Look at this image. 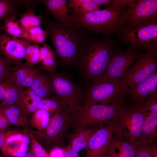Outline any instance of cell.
<instances>
[{"mask_svg": "<svg viewBox=\"0 0 157 157\" xmlns=\"http://www.w3.org/2000/svg\"><path fill=\"white\" fill-rule=\"evenodd\" d=\"M69 7L79 13H89L100 10L93 0H68Z\"/></svg>", "mask_w": 157, "mask_h": 157, "instance_id": "484cf974", "label": "cell"}, {"mask_svg": "<svg viewBox=\"0 0 157 157\" xmlns=\"http://www.w3.org/2000/svg\"><path fill=\"white\" fill-rule=\"evenodd\" d=\"M6 88L5 81H0V104L4 101Z\"/></svg>", "mask_w": 157, "mask_h": 157, "instance_id": "ee69618b", "label": "cell"}, {"mask_svg": "<svg viewBox=\"0 0 157 157\" xmlns=\"http://www.w3.org/2000/svg\"><path fill=\"white\" fill-rule=\"evenodd\" d=\"M45 31L46 30H43L40 26H39L31 28L26 32L29 35L31 43L34 44L37 38L43 34Z\"/></svg>", "mask_w": 157, "mask_h": 157, "instance_id": "74e56055", "label": "cell"}, {"mask_svg": "<svg viewBox=\"0 0 157 157\" xmlns=\"http://www.w3.org/2000/svg\"><path fill=\"white\" fill-rule=\"evenodd\" d=\"M31 44L6 33L0 34V53L6 62L12 66L24 59L26 48Z\"/></svg>", "mask_w": 157, "mask_h": 157, "instance_id": "4fadbf2b", "label": "cell"}, {"mask_svg": "<svg viewBox=\"0 0 157 157\" xmlns=\"http://www.w3.org/2000/svg\"><path fill=\"white\" fill-rule=\"evenodd\" d=\"M48 157H65L63 148L56 147L48 152Z\"/></svg>", "mask_w": 157, "mask_h": 157, "instance_id": "b9f144b4", "label": "cell"}, {"mask_svg": "<svg viewBox=\"0 0 157 157\" xmlns=\"http://www.w3.org/2000/svg\"><path fill=\"white\" fill-rule=\"evenodd\" d=\"M117 47L110 37L99 38L92 34L88 37L75 65L86 88L94 78L106 71L112 52Z\"/></svg>", "mask_w": 157, "mask_h": 157, "instance_id": "6da1fadb", "label": "cell"}, {"mask_svg": "<svg viewBox=\"0 0 157 157\" xmlns=\"http://www.w3.org/2000/svg\"><path fill=\"white\" fill-rule=\"evenodd\" d=\"M49 32L46 30L45 32L42 34L38 36L36 38L34 44L39 45L44 43L46 38L49 36Z\"/></svg>", "mask_w": 157, "mask_h": 157, "instance_id": "f6af8a7d", "label": "cell"}, {"mask_svg": "<svg viewBox=\"0 0 157 157\" xmlns=\"http://www.w3.org/2000/svg\"><path fill=\"white\" fill-rule=\"evenodd\" d=\"M137 143L113 134L106 154L110 157H135Z\"/></svg>", "mask_w": 157, "mask_h": 157, "instance_id": "e0dca14e", "label": "cell"}, {"mask_svg": "<svg viewBox=\"0 0 157 157\" xmlns=\"http://www.w3.org/2000/svg\"><path fill=\"white\" fill-rule=\"evenodd\" d=\"M65 157H79V153L74 150L69 145L63 148Z\"/></svg>", "mask_w": 157, "mask_h": 157, "instance_id": "7bdbcfd3", "label": "cell"}, {"mask_svg": "<svg viewBox=\"0 0 157 157\" xmlns=\"http://www.w3.org/2000/svg\"><path fill=\"white\" fill-rule=\"evenodd\" d=\"M0 157H8L6 156L3 154H0Z\"/></svg>", "mask_w": 157, "mask_h": 157, "instance_id": "f907efd6", "label": "cell"}, {"mask_svg": "<svg viewBox=\"0 0 157 157\" xmlns=\"http://www.w3.org/2000/svg\"><path fill=\"white\" fill-rule=\"evenodd\" d=\"M35 45V44H31L27 47L26 50L25 55L24 59L25 60H26L29 57L33 52Z\"/></svg>", "mask_w": 157, "mask_h": 157, "instance_id": "bcb514c9", "label": "cell"}, {"mask_svg": "<svg viewBox=\"0 0 157 157\" xmlns=\"http://www.w3.org/2000/svg\"><path fill=\"white\" fill-rule=\"evenodd\" d=\"M99 6H108L111 1V0H93Z\"/></svg>", "mask_w": 157, "mask_h": 157, "instance_id": "7dc6e473", "label": "cell"}, {"mask_svg": "<svg viewBox=\"0 0 157 157\" xmlns=\"http://www.w3.org/2000/svg\"><path fill=\"white\" fill-rule=\"evenodd\" d=\"M145 118L139 107L125 104L117 112L109 123L113 134L134 142H138Z\"/></svg>", "mask_w": 157, "mask_h": 157, "instance_id": "52a82bcc", "label": "cell"}, {"mask_svg": "<svg viewBox=\"0 0 157 157\" xmlns=\"http://www.w3.org/2000/svg\"><path fill=\"white\" fill-rule=\"evenodd\" d=\"M139 109L143 112L157 113V90L147 98Z\"/></svg>", "mask_w": 157, "mask_h": 157, "instance_id": "d6a6232c", "label": "cell"}, {"mask_svg": "<svg viewBox=\"0 0 157 157\" xmlns=\"http://www.w3.org/2000/svg\"><path fill=\"white\" fill-rule=\"evenodd\" d=\"M12 67L6 62L0 53V81H4L7 78Z\"/></svg>", "mask_w": 157, "mask_h": 157, "instance_id": "e575fe53", "label": "cell"}, {"mask_svg": "<svg viewBox=\"0 0 157 157\" xmlns=\"http://www.w3.org/2000/svg\"><path fill=\"white\" fill-rule=\"evenodd\" d=\"M42 44L43 46L41 47L40 49L39 65L40 62L48 56L52 51L51 47L47 44L44 43Z\"/></svg>", "mask_w": 157, "mask_h": 157, "instance_id": "ab89813d", "label": "cell"}, {"mask_svg": "<svg viewBox=\"0 0 157 157\" xmlns=\"http://www.w3.org/2000/svg\"><path fill=\"white\" fill-rule=\"evenodd\" d=\"M15 8L14 1L9 0H0V20L14 16Z\"/></svg>", "mask_w": 157, "mask_h": 157, "instance_id": "1f68e13d", "label": "cell"}, {"mask_svg": "<svg viewBox=\"0 0 157 157\" xmlns=\"http://www.w3.org/2000/svg\"><path fill=\"white\" fill-rule=\"evenodd\" d=\"M64 105L60 99L53 94L51 97L42 99L38 109L44 110L53 114L60 110Z\"/></svg>", "mask_w": 157, "mask_h": 157, "instance_id": "f1b7e54d", "label": "cell"}, {"mask_svg": "<svg viewBox=\"0 0 157 157\" xmlns=\"http://www.w3.org/2000/svg\"><path fill=\"white\" fill-rule=\"evenodd\" d=\"M54 52L52 51L39 64L40 68L43 70L50 74L55 72L58 61Z\"/></svg>", "mask_w": 157, "mask_h": 157, "instance_id": "4dcf8cb0", "label": "cell"}, {"mask_svg": "<svg viewBox=\"0 0 157 157\" xmlns=\"http://www.w3.org/2000/svg\"><path fill=\"white\" fill-rule=\"evenodd\" d=\"M103 157H110L109 156H108L106 154Z\"/></svg>", "mask_w": 157, "mask_h": 157, "instance_id": "816d5d0a", "label": "cell"}, {"mask_svg": "<svg viewBox=\"0 0 157 157\" xmlns=\"http://www.w3.org/2000/svg\"><path fill=\"white\" fill-rule=\"evenodd\" d=\"M22 131L29 138L31 145L29 151L31 152L35 157H48V152L33 135L31 129H24Z\"/></svg>", "mask_w": 157, "mask_h": 157, "instance_id": "f546056e", "label": "cell"}, {"mask_svg": "<svg viewBox=\"0 0 157 157\" xmlns=\"http://www.w3.org/2000/svg\"><path fill=\"white\" fill-rule=\"evenodd\" d=\"M41 99L31 88L23 89L20 93L17 106L24 113L29 115L38 109Z\"/></svg>", "mask_w": 157, "mask_h": 157, "instance_id": "44dd1931", "label": "cell"}, {"mask_svg": "<svg viewBox=\"0 0 157 157\" xmlns=\"http://www.w3.org/2000/svg\"><path fill=\"white\" fill-rule=\"evenodd\" d=\"M53 94L73 112L83 105L84 90L67 76L54 72L48 74Z\"/></svg>", "mask_w": 157, "mask_h": 157, "instance_id": "9c48e42d", "label": "cell"}, {"mask_svg": "<svg viewBox=\"0 0 157 157\" xmlns=\"http://www.w3.org/2000/svg\"><path fill=\"white\" fill-rule=\"evenodd\" d=\"M2 26H1L0 25V34L1 33V31L2 30Z\"/></svg>", "mask_w": 157, "mask_h": 157, "instance_id": "681fc988", "label": "cell"}, {"mask_svg": "<svg viewBox=\"0 0 157 157\" xmlns=\"http://www.w3.org/2000/svg\"><path fill=\"white\" fill-rule=\"evenodd\" d=\"M127 6H118L85 13L69 8L70 23L88 33L110 37L117 35L123 26Z\"/></svg>", "mask_w": 157, "mask_h": 157, "instance_id": "3957f363", "label": "cell"}, {"mask_svg": "<svg viewBox=\"0 0 157 157\" xmlns=\"http://www.w3.org/2000/svg\"><path fill=\"white\" fill-rule=\"evenodd\" d=\"M0 106L11 124L24 129H31V126L29 115L24 113L17 106Z\"/></svg>", "mask_w": 157, "mask_h": 157, "instance_id": "7402d4cb", "label": "cell"}, {"mask_svg": "<svg viewBox=\"0 0 157 157\" xmlns=\"http://www.w3.org/2000/svg\"><path fill=\"white\" fill-rule=\"evenodd\" d=\"M45 25L60 63L66 67L75 66L88 37L87 32L70 22L48 21Z\"/></svg>", "mask_w": 157, "mask_h": 157, "instance_id": "7a4b0ae2", "label": "cell"}, {"mask_svg": "<svg viewBox=\"0 0 157 157\" xmlns=\"http://www.w3.org/2000/svg\"><path fill=\"white\" fill-rule=\"evenodd\" d=\"M157 90V70L150 76L137 84L129 88L127 104L140 107L147 98Z\"/></svg>", "mask_w": 157, "mask_h": 157, "instance_id": "9a60e30c", "label": "cell"}, {"mask_svg": "<svg viewBox=\"0 0 157 157\" xmlns=\"http://www.w3.org/2000/svg\"><path fill=\"white\" fill-rule=\"evenodd\" d=\"M41 99L52 96L53 90L48 74L40 72L30 88Z\"/></svg>", "mask_w": 157, "mask_h": 157, "instance_id": "cb8c5ba5", "label": "cell"}, {"mask_svg": "<svg viewBox=\"0 0 157 157\" xmlns=\"http://www.w3.org/2000/svg\"><path fill=\"white\" fill-rule=\"evenodd\" d=\"M6 86L5 99L1 106H17L22 90L23 89L5 81Z\"/></svg>", "mask_w": 157, "mask_h": 157, "instance_id": "83f0119b", "label": "cell"}, {"mask_svg": "<svg viewBox=\"0 0 157 157\" xmlns=\"http://www.w3.org/2000/svg\"><path fill=\"white\" fill-rule=\"evenodd\" d=\"M72 112L64 105L53 114L44 130L40 131L31 129L33 135L48 152L55 148H63L65 139L70 128Z\"/></svg>", "mask_w": 157, "mask_h": 157, "instance_id": "8992f818", "label": "cell"}, {"mask_svg": "<svg viewBox=\"0 0 157 157\" xmlns=\"http://www.w3.org/2000/svg\"><path fill=\"white\" fill-rule=\"evenodd\" d=\"M42 2L46 11L56 21L63 23L70 22L71 15L68 0H44Z\"/></svg>", "mask_w": 157, "mask_h": 157, "instance_id": "ac0fdd59", "label": "cell"}, {"mask_svg": "<svg viewBox=\"0 0 157 157\" xmlns=\"http://www.w3.org/2000/svg\"><path fill=\"white\" fill-rule=\"evenodd\" d=\"M139 53L138 50L130 46L124 49L116 47L112 52L106 70L102 75L121 80Z\"/></svg>", "mask_w": 157, "mask_h": 157, "instance_id": "7c38bea8", "label": "cell"}, {"mask_svg": "<svg viewBox=\"0 0 157 157\" xmlns=\"http://www.w3.org/2000/svg\"><path fill=\"white\" fill-rule=\"evenodd\" d=\"M51 119L50 113L49 112L38 109L33 113L30 119L31 126L37 130L43 131L47 126Z\"/></svg>", "mask_w": 157, "mask_h": 157, "instance_id": "4316f807", "label": "cell"}, {"mask_svg": "<svg viewBox=\"0 0 157 157\" xmlns=\"http://www.w3.org/2000/svg\"><path fill=\"white\" fill-rule=\"evenodd\" d=\"M113 134L110 123L98 128L89 140L85 157H103L106 154Z\"/></svg>", "mask_w": 157, "mask_h": 157, "instance_id": "5bb4252c", "label": "cell"}, {"mask_svg": "<svg viewBox=\"0 0 157 157\" xmlns=\"http://www.w3.org/2000/svg\"><path fill=\"white\" fill-rule=\"evenodd\" d=\"M33 66H29L21 61L16 64L12 66L10 74L4 81L23 89L22 88V85Z\"/></svg>", "mask_w": 157, "mask_h": 157, "instance_id": "603a6c76", "label": "cell"}, {"mask_svg": "<svg viewBox=\"0 0 157 157\" xmlns=\"http://www.w3.org/2000/svg\"><path fill=\"white\" fill-rule=\"evenodd\" d=\"M11 124L4 111L0 106V132L5 131Z\"/></svg>", "mask_w": 157, "mask_h": 157, "instance_id": "f35d334b", "label": "cell"}, {"mask_svg": "<svg viewBox=\"0 0 157 157\" xmlns=\"http://www.w3.org/2000/svg\"><path fill=\"white\" fill-rule=\"evenodd\" d=\"M117 35L123 44L138 50L157 51V23L135 28L122 26Z\"/></svg>", "mask_w": 157, "mask_h": 157, "instance_id": "ba28073f", "label": "cell"}, {"mask_svg": "<svg viewBox=\"0 0 157 157\" xmlns=\"http://www.w3.org/2000/svg\"><path fill=\"white\" fill-rule=\"evenodd\" d=\"M135 157H154L150 144L137 142Z\"/></svg>", "mask_w": 157, "mask_h": 157, "instance_id": "836d02e7", "label": "cell"}, {"mask_svg": "<svg viewBox=\"0 0 157 157\" xmlns=\"http://www.w3.org/2000/svg\"><path fill=\"white\" fill-rule=\"evenodd\" d=\"M129 87L121 80L101 75L94 78L84 90L83 105L114 103L124 99Z\"/></svg>", "mask_w": 157, "mask_h": 157, "instance_id": "277c9868", "label": "cell"}, {"mask_svg": "<svg viewBox=\"0 0 157 157\" xmlns=\"http://www.w3.org/2000/svg\"><path fill=\"white\" fill-rule=\"evenodd\" d=\"M157 23V0H133L125 15L123 26L133 28Z\"/></svg>", "mask_w": 157, "mask_h": 157, "instance_id": "30bf717a", "label": "cell"}, {"mask_svg": "<svg viewBox=\"0 0 157 157\" xmlns=\"http://www.w3.org/2000/svg\"><path fill=\"white\" fill-rule=\"evenodd\" d=\"M125 104L124 99L118 102L106 104L83 105L72 112L70 128L74 130L91 127L99 128L106 126Z\"/></svg>", "mask_w": 157, "mask_h": 157, "instance_id": "5b68a950", "label": "cell"}, {"mask_svg": "<svg viewBox=\"0 0 157 157\" xmlns=\"http://www.w3.org/2000/svg\"><path fill=\"white\" fill-rule=\"evenodd\" d=\"M2 30L7 35L15 38L24 40L31 42L27 32L21 27L19 20L15 16L8 17L4 20Z\"/></svg>", "mask_w": 157, "mask_h": 157, "instance_id": "d4e9b609", "label": "cell"}, {"mask_svg": "<svg viewBox=\"0 0 157 157\" xmlns=\"http://www.w3.org/2000/svg\"><path fill=\"white\" fill-rule=\"evenodd\" d=\"M40 47L39 45L36 44L33 52L26 60L25 64L31 66H35L36 64L39 65Z\"/></svg>", "mask_w": 157, "mask_h": 157, "instance_id": "d590c367", "label": "cell"}, {"mask_svg": "<svg viewBox=\"0 0 157 157\" xmlns=\"http://www.w3.org/2000/svg\"><path fill=\"white\" fill-rule=\"evenodd\" d=\"M19 131L13 130L12 131H5L0 132V149L3 146L7 138L11 135L18 132Z\"/></svg>", "mask_w": 157, "mask_h": 157, "instance_id": "60d3db41", "label": "cell"}, {"mask_svg": "<svg viewBox=\"0 0 157 157\" xmlns=\"http://www.w3.org/2000/svg\"><path fill=\"white\" fill-rule=\"evenodd\" d=\"M30 142L22 130L11 135L0 149L2 154L8 157H19L27 152Z\"/></svg>", "mask_w": 157, "mask_h": 157, "instance_id": "2e32d148", "label": "cell"}, {"mask_svg": "<svg viewBox=\"0 0 157 157\" xmlns=\"http://www.w3.org/2000/svg\"><path fill=\"white\" fill-rule=\"evenodd\" d=\"M19 157H35V156L31 152L28 151Z\"/></svg>", "mask_w": 157, "mask_h": 157, "instance_id": "c3c4849f", "label": "cell"}, {"mask_svg": "<svg viewBox=\"0 0 157 157\" xmlns=\"http://www.w3.org/2000/svg\"><path fill=\"white\" fill-rule=\"evenodd\" d=\"M29 21L31 28L33 27L40 26L43 22L42 16L36 15L31 10H29Z\"/></svg>", "mask_w": 157, "mask_h": 157, "instance_id": "8d00e7d4", "label": "cell"}, {"mask_svg": "<svg viewBox=\"0 0 157 157\" xmlns=\"http://www.w3.org/2000/svg\"><path fill=\"white\" fill-rule=\"evenodd\" d=\"M156 70L157 51H145L139 53L135 62L121 80L130 88L144 81Z\"/></svg>", "mask_w": 157, "mask_h": 157, "instance_id": "8fae6325", "label": "cell"}, {"mask_svg": "<svg viewBox=\"0 0 157 157\" xmlns=\"http://www.w3.org/2000/svg\"><path fill=\"white\" fill-rule=\"evenodd\" d=\"M144 113L145 118L139 142L151 145L157 138V113Z\"/></svg>", "mask_w": 157, "mask_h": 157, "instance_id": "ffe728a7", "label": "cell"}, {"mask_svg": "<svg viewBox=\"0 0 157 157\" xmlns=\"http://www.w3.org/2000/svg\"><path fill=\"white\" fill-rule=\"evenodd\" d=\"M98 128L91 127L74 130L67 135V144L79 153L86 149L90 138Z\"/></svg>", "mask_w": 157, "mask_h": 157, "instance_id": "d6986e66", "label": "cell"}]
</instances>
